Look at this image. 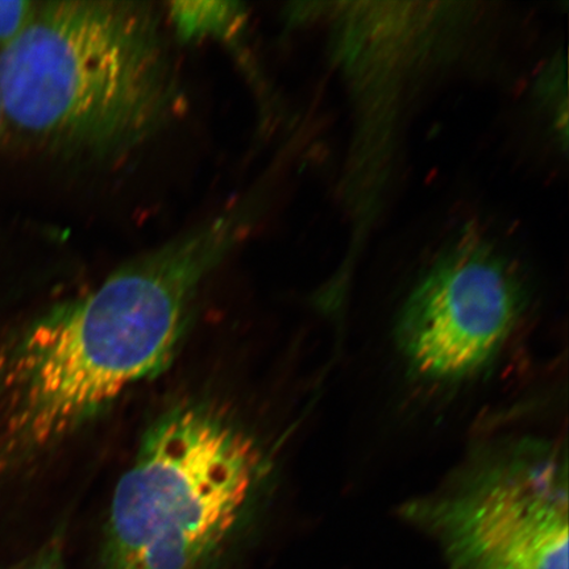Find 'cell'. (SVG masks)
<instances>
[{
  "label": "cell",
  "mask_w": 569,
  "mask_h": 569,
  "mask_svg": "<svg viewBox=\"0 0 569 569\" xmlns=\"http://www.w3.org/2000/svg\"><path fill=\"white\" fill-rule=\"evenodd\" d=\"M241 202L33 320L0 362L11 462L53 450L167 365L201 284L251 224Z\"/></svg>",
  "instance_id": "6da1fadb"
},
{
  "label": "cell",
  "mask_w": 569,
  "mask_h": 569,
  "mask_svg": "<svg viewBox=\"0 0 569 569\" xmlns=\"http://www.w3.org/2000/svg\"><path fill=\"white\" fill-rule=\"evenodd\" d=\"M178 102L159 11L149 3H39L0 49L6 122L61 151L116 158L152 138Z\"/></svg>",
  "instance_id": "7a4b0ae2"
},
{
  "label": "cell",
  "mask_w": 569,
  "mask_h": 569,
  "mask_svg": "<svg viewBox=\"0 0 569 569\" xmlns=\"http://www.w3.org/2000/svg\"><path fill=\"white\" fill-rule=\"evenodd\" d=\"M266 475L261 446L231 412L169 410L118 482L98 569H229Z\"/></svg>",
  "instance_id": "3957f363"
},
{
  "label": "cell",
  "mask_w": 569,
  "mask_h": 569,
  "mask_svg": "<svg viewBox=\"0 0 569 569\" xmlns=\"http://www.w3.org/2000/svg\"><path fill=\"white\" fill-rule=\"evenodd\" d=\"M523 448L411 508L459 569H568L566 466Z\"/></svg>",
  "instance_id": "277c9868"
},
{
  "label": "cell",
  "mask_w": 569,
  "mask_h": 569,
  "mask_svg": "<svg viewBox=\"0 0 569 569\" xmlns=\"http://www.w3.org/2000/svg\"><path fill=\"white\" fill-rule=\"evenodd\" d=\"M521 302V282L507 256L482 233L465 232L411 291L398 340L419 373L458 379L492 358Z\"/></svg>",
  "instance_id": "5b68a950"
},
{
  "label": "cell",
  "mask_w": 569,
  "mask_h": 569,
  "mask_svg": "<svg viewBox=\"0 0 569 569\" xmlns=\"http://www.w3.org/2000/svg\"><path fill=\"white\" fill-rule=\"evenodd\" d=\"M243 16V6L233 2H176L170 6L178 36L184 41L224 36Z\"/></svg>",
  "instance_id": "8992f818"
},
{
  "label": "cell",
  "mask_w": 569,
  "mask_h": 569,
  "mask_svg": "<svg viewBox=\"0 0 569 569\" xmlns=\"http://www.w3.org/2000/svg\"><path fill=\"white\" fill-rule=\"evenodd\" d=\"M38 4L28 0H0V49L24 31Z\"/></svg>",
  "instance_id": "52a82bcc"
},
{
  "label": "cell",
  "mask_w": 569,
  "mask_h": 569,
  "mask_svg": "<svg viewBox=\"0 0 569 569\" xmlns=\"http://www.w3.org/2000/svg\"><path fill=\"white\" fill-rule=\"evenodd\" d=\"M66 533L56 531L30 557L11 569H66Z\"/></svg>",
  "instance_id": "ba28073f"
},
{
  "label": "cell",
  "mask_w": 569,
  "mask_h": 569,
  "mask_svg": "<svg viewBox=\"0 0 569 569\" xmlns=\"http://www.w3.org/2000/svg\"><path fill=\"white\" fill-rule=\"evenodd\" d=\"M4 124H6V120H4V116H3L2 104H0V137H2Z\"/></svg>",
  "instance_id": "9c48e42d"
}]
</instances>
